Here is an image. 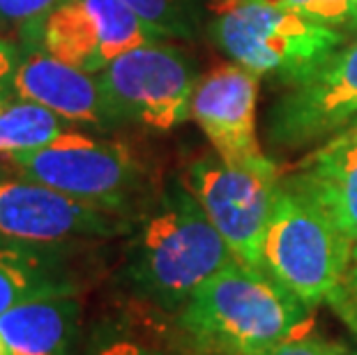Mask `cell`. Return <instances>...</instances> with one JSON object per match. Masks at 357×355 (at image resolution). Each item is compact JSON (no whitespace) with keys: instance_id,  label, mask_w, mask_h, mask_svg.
I'll use <instances>...</instances> for the list:
<instances>
[{"instance_id":"6da1fadb","label":"cell","mask_w":357,"mask_h":355,"mask_svg":"<svg viewBox=\"0 0 357 355\" xmlns=\"http://www.w3.org/2000/svg\"><path fill=\"white\" fill-rule=\"evenodd\" d=\"M235 259L185 180L159 187L134 222L120 284L136 305L173 319L196 289Z\"/></svg>"},{"instance_id":"7a4b0ae2","label":"cell","mask_w":357,"mask_h":355,"mask_svg":"<svg viewBox=\"0 0 357 355\" xmlns=\"http://www.w3.org/2000/svg\"><path fill=\"white\" fill-rule=\"evenodd\" d=\"M311 309L265 270L233 259L173 316V332L199 355H270L305 335Z\"/></svg>"},{"instance_id":"3957f363","label":"cell","mask_w":357,"mask_h":355,"mask_svg":"<svg viewBox=\"0 0 357 355\" xmlns=\"http://www.w3.org/2000/svg\"><path fill=\"white\" fill-rule=\"evenodd\" d=\"M7 164L21 178L132 222L146 213L159 192L153 173L127 143L77 130L44 148L10 155Z\"/></svg>"},{"instance_id":"277c9868","label":"cell","mask_w":357,"mask_h":355,"mask_svg":"<svg viewBox=\"0 0 357 355\" xmlns=\"http://www.w3.org/2000/svg\"><path fill=\"white\" fill-rule=\"evenodd\" d=\"M210 35L231 63L284 86L309 77L351 37L295 10L261 0H240L217 10Z\"/></svg>"},{"instance_id":"5b68a950","label":"cell","mask_w":357,"mask_h":355,"mask_svg":"<svg viewBox=\"0 0 357 355\" xmlns=\"http://www.w3.org/2000/svg\"><path fill=\"white\" fill-rule=\"evenodd\" d=\"M353 245L314 201L279 178L263 243L265 273L316 309L341 284Z\"/></svg>"},{"instance_id":"8992f818","label":"cell","mask_w":357,"mask_h":355,"mask_svg":"<svg viewBox=\"0 0 357 355\" xmlns=\"http://www.w3.org/2000/svg\"><path fill=\"white\" fill-rule=\"evenodd\" d=\"M97 77L120 123L166 134L189 118L201 74L185 49L157 40L125 51Z\"/></svg>"},{"instance_id":"52a82bcc","label":"cell","mask_w":357,"mask_h":355,"mask_svg":"<svg viewBox=\"0 0 357 355\" xmlns=\"http://www.w3.org/2000/svg\"><path fill=\"white\" fill-rule=\"evenodd\" d=\"M279 173H265L224 162L217 153L196 157L185 171L189 187L201 208L219 231L233 256L245 266L265 270L263 243L268 229Z\"/></svg>"},{"instance_id":"ba28073f","label":"cell","mask_w":357,"mask_h":355,"mask_svg":"<svg viewBox=\"0 0 357 355\" xmlns=\"http://www.w3.org/2000/svg\"><path fill=\"white\" fill-rule=\"evenodd\" d=\"M357 120V37L302 81L286 86L268 113V143L314 150Z\"/></svg>"},{"instance_id":"9c48e42d","label":"cell","mask_w":357,"mask_h":355,"mask_svg":"<svg viewBox=\"0 0 357 355\" xmlns=\"http://www.w3.org/2000/svg\"><path fill=\"white\" fill-rule=\"evenodd\" d=\"M134 222L72 199L49 185L14 176L0 178V238L14 243L72 249L127 238Z\"/></svg>"},{"instance_id":"30bf717a","label":"cell","mask_w":357,"mask_h":355,"mask_svg":"<svg viewBox=\"0 0 357 355\" xmlns=\"http://www.w3.org/2000/svg\"><path fill=\"white\" fill-rule=\"evenodd\" d=\"M164 40L120 0H60L42 26V49L86 72H102L125 51Z\"/></svg>"},{"instance_id":"8fae6325","label":"cell","mask_w":357,"mask_h":355,"mask_svg":"<svg viewBox=\"0 0 357 355\" xmlns=\"http://www.w3.org/2000/svg\"><path fill=\"white\" fill-rule=\"evenodd\" d=\"M256 102V74L238 63H222L201 74L189 104V118L224 162L279 173V166L263 153L258 141Z\"/></svg>"},{"instance_id":"7c38bea8","label":"cell","mask_w":357,"mask_h":355,"mask_svg":"<svg viewBox=\"0 0 357 355\" xmlns=\"http://www.w3.org/2000/svg\"><path fill=\"white\" fill-rule=\"evenodd\" d=\"M14 97L42 104L72 127L109 132L123 125L106 100L97 74L67 65L42 47L24 49L14 79Z\"/></svg>"},{"instance_id":"4fadbf2b","label":"cell","mask_w":357,"mask_h":355,"mask_svg":"<svg viewBox=\"0 0 357 355\" xmlns=\"http://www.w3.org/2000/svg\"><path fill=\"white\" fill-rule=\"evenodd\" d=\"M281 180L316 203L357 243V120L309 150Z\"/></svg>"},{"instance_id":"5bb4252c","label":"cell","mask_w":357,"mask_h":355,"mask_svg":"<svg viewBox=\"0 0 357 355\" xmlns=\"http://www.w3.org/2000/svg\"><path fill=\"white\" fill-rule=\"evenodd\" d=\"M79 293L30 298L0 314V355H74L81 332Z\"/></svg>"},{"instance_id":"9a60e30c","label":"cell","mask_w":357,"mask_h":355,"mask_svg":"<svg viewBox=\"0 0 357 355\" xmlns=\"http://www.w3.org/2000/svg\"><path fill=\"white\" fill-rule=\"evenodd\" d=\"M67 252L0 238V314L30 298L79 293V282L67 268Z\"/></svg>"},{"instance_id":"2e32d148","label":"cell","mask_w":357,"mask_h":355,"mask_svg":"<svg viewBox=\"0 0 357 355\" xmlns=\"http://www.w3.org/2000/svg\"><path fill=\"white\" fill-rule=\"evenodd\" d=\"M70 130L72 125L47 107L14 97L0 107V155L10 157L44 148Z\"/></svg>"},{"instance_id":"e0dca14e","label":"cell","mask_w":357,"mask_h":355,"mask_svg":"<svg viewBox=\"0 0 357 355\" xmlns=\"http://www.w3.org/2000/svg\"><path fill=\"white\" fill-rule=\"evenodd\" d=\"M164 40H194L203 19V0H120Z\"/></svg>"},{"instance_id":"ac0fdd59","label":"cell","mask_w":357,"mask_h":355,"mask_svg":"<svg viewBox=\"0 0 357 355\" xmlns=\"http://www.w3.org/2000/svg\"><path fill=\"white\" fill-rule=\"evenodd\" d=\"M60 0H0V35L21 49L42 47V26Z\"/></svg>"},{"instance_id":"d6986e66","label":"cell","mask_w":357,"mask_h":355,"mask_svg":"<svg viewBox=\"0 0 357 355\" xmlns=\"http://www.w3.org/2000/svg\"><path fill=\"white\" fill-rule=\"evenodd\" d=\"M231 3H240V0H226L222 7ZM261 3L288 7V10L305 14L309 19L344 30L346 35L357 33V0H261ZM222 7H217V10H222Z\"/></svg>"},{"instance_id":"ffe728a7","label":"cell","mask_w":357,"mask_h":355,"mask_svg":"<svg viewBox=\"0 0 357 355\" xmlns=\"http://www.w3.org/2000/svg\"><path fill=\"white\" fill-rule=\"evenodd\" d=\"M328 307L339 316V321L351 330L357 339V243L353 245L351 261H348L346 275L328 300Z\"/></svg>"},{"instance_id":"44dd1931","label":"cell","mask_w":357,"mask_h":355,"mask_svg":"<svg viewBox=\"0 0 357 355\" xmlns=\"http://www.w3.org/2000/svg\"><path fill=\"white\" fill-rule=\"evenodd\" d=\"M24 49L17 40L0 35V107L14 100V79L21 65Z\"/></svg>"},{"instance_id":"7402d4cb","label":"cell","mask_w":357,"mask_h":355,"mask_svg":"<svg viewBox=\"0 0 357 355\" xmlns=\"http://www.w3.org/2000/svg\"><path fill=\"white\" fill-rule=\"evenodd\" d=\"M270 355H346V349L321 337L298 335L284 344H279Z\"/></svg>"},{"instance_id":"603a6c76","label":"cell","mask_w":357,"mask_h":355,"mask_svg":"<svg viewBox=\"0 0 357 355\" xmlns=\"http://www.w3.org/2000/svg\"><path fill=\"white\" fill-rule=\"evenodd\" d=\"M93 355H164L162 351L153 349V346L139 342L132 337H113L109 342L100 344L93 351Z\"/></svg>"},{"instance_id":"cb8c5ba5","label":"cell","mask_w":357,"mask_h":355,"mask_svg":"<svg viewBox=\"0 0 357 355\" xmlns=\"http://www.w3.org/2000/svg\"><path fill=\"white\" fill-rule=\"evenodd\" d=\"M226 3V0H210V7H212V12L217 10V7H222Z\"/></svg>"},{"instance_id":"d4e9b609","label":"cell","mask_w":357,"mask_h":355,"mask_svg":"<svg viewBox=\"0 0 357 355\" xmlns=\"http://www.w3.org/2000/svg\"><path fill=\"white\" fill-rule=\"evenodd\" d=\"M346 355H357V349H353V351H346Z\"/></svg>"},{"instance_id":"484cf974","label":"cell","mask_w":357,"mask_h":355,"mask_svg":"<svg viewBox=\"0 0 357 355\" xmlns=\"http://www.w3.org/2000/svg\"><path fill=\"white\" fill-rule=\"evenodd\" d=\"M0 178H3V176H0Z\"/></svg>"}]
</instances>
